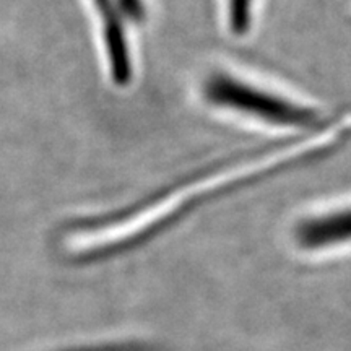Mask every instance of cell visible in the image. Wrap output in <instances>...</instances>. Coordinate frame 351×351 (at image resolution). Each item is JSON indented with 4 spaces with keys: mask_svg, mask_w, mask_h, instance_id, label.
I'll return each instance as SVG.
<instances>
[{
    "mask_svg": "<svg viewBox=\"0 0 351 351\" xmlns=\"http://www.w3.org/2000/svg\"><path fill=\"white\" fill-rule=\"evenodd\" d=\"M204 95L217 106L252 114L271 124L306 127L315 122V112L311 109L296 106L291 101L265 93L228 75H213L205 82Z\"/></svg>",
    "mask_w": 351,
    "mask_h": 351,
    "instance_id": "1",
    "label": "cell"
},
{
    "mask_svg": "<svg viewBox=\"0 0 351 351\" xmlns=\"http://www.w3.org/2000/svg\"><path fill=\"white\" fill-rule=\"evenodd\" d=\"M95 5L104 26V38H106L112 78L117 85H125L132 77V65L119 10H117L114 0H95Z\"/></svg>",
    "mask_w": 351,
    "mask_h": 351,
    "instance_id": "2",
    "label": "cell"
},
{
    "mask_svg": "<svg viewBox=\"0 0 351 351\" xmlns=\"http://www.w3.org/2000/svg\"><path fill=\"white\" fill-rule=\"evenodd\" d=\"M296 238L309 249L351 241V208L307 219L298 228Z\"/></svg>",
    "mask_w": 351,
    "mask_h": 351,
    "instance_id": "3",
    "label": "cell"
},
{
    "mask_svg": "<svg viewBox=\"0 0 351 351\" xmlns=\"http://www.w3.org/2000/svg\"><path fill=\"white\" fill-rule=\"evenodd\" d=\"M252 0H230L228 2V20L232 33L243 34L251 23Z\"/></svg>",
    "mask_w": 351,
    "mask_h": 351,
    "instance_id": "4",
    "label": "cell"
},
{
    "mask_svg": "<svg viewBox=\"0 0 351 351\" xmlns=\"http://www.w3.org/2000/svg\"><path fill=\"white\" fill-rule=\"evenodd\" d=\"M119 5L130 19L140 20L143 16V7L140 0H119Z\"/></svg>",
    "mask_w": 351,
    "mask_h": 351,
    "instance_id": "5",
    "label": "cell"
}]
</instances>
